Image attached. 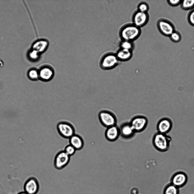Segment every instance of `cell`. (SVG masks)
Returning a JSON list of instances; mask_svg holds the SVG:
<instances>
[{
    "mask_svg": "<svg viewBox=\"0 0 194 194\" xmlns=\"http://www.w3.org/2000/svg\"><path fill=\"white\" fill-rule=\"evenodd\" d=\"M28 75L30 78L33 80H36L39 79V70L35 69H32L30 70Z\"/></svg>",
    "mask_w": 194,
    "mask_h": 194,
    "instance_id": "cell-25",
    "label": "cell"
},
{
    "mask_svg": "<svg viewBox=\"0 0 194 194\" xmlns=\"http://www.w3.org/2000/svg\"><path fill=\"white\" fill-rule=\"evenodd\" d=\"M119 128L120 136L124 139L131 138L135 133L129 122L122 124Z\"/></svg>",
    "mask_w": 194,
    "mask_h": 194,
    "instance_id": "cell-15",
    "label": "cell"
},
{
    "mask_svg": "<svg viewBox=\"0 0 194 194\" xmlns=\"http://www.w3.org/2000/svg\"><path fill=\"white\" fill-rule=\"evenodd\" d=\"M139 190L136 188H132L131 191V194H138Z\"/></svg>",
    "mask_w": 194,
    "mask_h": 194,
    "instance_id": "cell-29",
    "label": "cell"
},
{
    "mask_svg": "<svg viewBox=\"0 0 194 194\" xmlns=\"http://www.w3.org/2000/svg\"><path fill=\"white\" fill-rule=\"evenodd\" d=\"M149 9L148 4L145 2L140 3L138 7V11L144 12H147Z\"/></svg>",
    "mask_w": 194,
    "mask_h": 194,
    "instance_id": "cell-26",
    "label": "cell"
},
{
    "mask_svg": "<svg viewBox=\"0 0 194 194\" xmlns=\"http://www.w3.org/2000/svg\"><path fill=\"white\" fill-rule=\"evenodd\" d=\"M76 151L75 148L70 144L65 146L64 150L70 157L74 154Z\"/></svg>",
    "mask_w": 194,
    "mask_h": 194,
    "instance_id": "cell-24",
    "label": "cell"
},
{
    "mask_svg": "<svg viewBox=\"0 0 194 194\" xmlns=\"http://www.w3.org/2000/svg\"><path fill=\"white\" fill-rule=\"evenodd\" d=\"M24 188V191L28 194H36L39 188L38 182L35 178H30L25 182Z\"/></svg>",
    "mask_w": 194,
    "mask_h": 194,
    "instance_id": "cell-12",
    "label": "cell"
},
{
    "mask_svg": "<svg viewBox=\"0 0 194 194\" xmlns=\"http://www.w3.org/2000/svg\"><path fill=\"white\" fill-rule=\"evenodd\" d=\"M149 19V16L148 12H143L137 10L133 15L132 21L133 24L141 28L147 23Z\"/></svg>",
    "mask_w": 194,
    "mask_h": 194,
    "instance_id": "cell-10",
    "label": "cell"
},
{
    "mask_svg": "<svg viewBox=\"0 0 194 194\" xmlns=\"http://www.w3.org/2000/svg\"><path fill=\"white\" fill-rule=\"evenodd\" d=\"M49 45V42L47 40L45 39H39L33 43L31 49L41 55L47 50Z\"/></svg>",
    "mask_w": 194,
    "mask_h": 194,
    "instance_id": "cell-16",
    "label": "cell"
},
{
    "mask_svg": "<svg viewBox=\"0 0 194 194\" xmlns=\"http://www.w3.org/2000/svg\"><path fill=\"white\" fill-rule=\"evenodd\" d=\"M157 25L160 33L166 36H169L175 30L173 24L166 19H159L157 21Z\"/></svg>",
    "mask_w": 194,
    "mask_h": 194,
    "instance_id": "cell-7",
    "label": "cell"
},
{
    "mask_svg": "<svg viewBox=\"0 0 194 194\" xmlns=\"http://www.w3.org/2000/svg\"><path fill=\"white\" fill-rule=\"evenodd\" d=\"M120 136L119 128L117 124L107 128L105 132V136L108 141H115Z\"/></svg>",
    "mask_w": 194,
    "mask_h": 194,
    "instance_id": "cell-14",
    "label": "cell"
},
{
    "mask_svg": "<svg viewBox=\"0 0 194 194\" xmlns=\"http://www.w3.org/2000/svg\"><path fill=\"white\" fill-rule=\"evenodd\" d=\"M141 33V28L133 23L123 26L120 30L119 34L122 40L133 42L139 37Z\"/></svg>",
    "mask_w": 194,
    "mask_h": 194,
    "instance_id": "cell-1",
    "label": "cell"
},
{
    "mask_svg": "<svg viewBox=\"0 0 194 194\" xmlns=\"http://www.w3.org/2000/svg\"><path fill=\"white\" fill-rule=\"evenodd\" d=\"M40 54L36 51L31 49L28 53L29 59L32 61H37L40 59Z\"/></svg>",
    "mask_w": 194,
    "mask_h": 194,
    "instance_id": "cell-23",
    "label": "cell"
},
{
    "mask_svg": "<svg viewBox=\"0 0 194 194\" xmlns=\"http://www.w3.org/2000/svg\"><path fill=\"white\" fill-rule=\"evenodd\" d=\"M17 194H27L24 191V192H19Z\"/></svg>",
    "mask_w": 194,
    "mask_h": 194,
    "instance_id": "cell-30",
    "label": "cell"
},
{
    "mask_svg": "<svg viewBox=\"0 0 194 194\" xmlns=\"http://www.w3.org/2000/svg\"><path fill=\"white\" fill-rule=\"evenodd\" d=\"M180 5L183 10H187L194 8V0H182Z\"/></svg>",
    "mask_w": 194,
    "mask_h": 194,
    "instance_id": "cell-20",
    "label": "cell"
},
{
    "mask_svg": "<svg viewBox=\"0 0 194 194\" xmlns=\"http://www.w3.org/2000/svg\"><path fill=\"white\" fill-rule=\"evenodd\" d=\"M120 61H125L130 60L133 55L132 51L120 48L116 53Z\"/></svg>",
    "mask_w": 194,
    "mask_h": 194,
    "instance_id": "cell-18",
    "label": "cell"
},
{
    "mask_svg": "<svg viewBox=\"0 0 194 194\" xmlns=\"http://www.w3.org/2000/svg\"><path fill=\"white\" fill-rule=\"evenodd\" d=\"M182 1L181 0H168L167 1L169 5L175 7L180 4Z\"/></svg>",
    "mask_w": 194,
    "mask_h": 194,
    "instance_id": "cell-28",
    "label": "cell"
},
{
    "mask_svg": "<svg viewBox=\"0 0 194 194\" xmlns=\"http://www.w3.org/2000/svg\"><path fill=\"white\" fill-rule=\"evenodd\" d=\"M69 139V144L74 147L76 150H80L83 147L84 141L79 135L75 134Z\"/></svg>",
    "mask_w": 194,
    "mask_h": 194,
    "instance_id": "cell-17",
    "label": "cell"
},
{
    "mask_svg": "<svg viewBox=\"0 0 194 194\" xmlns=\"http://www.w3.org/2000/svg\"><path fill=\"white\" fill-rule=\"evenodd\" d=\"M187 180V174L183 172H179L175 173L172 176L170 183L179 188L186 185Z\"/></svg>",
    "mask_w": 194,
    "mask_h": 194,
    "instance_id": "cell-11",
    "label": "cell"
},
{
    "mask_svg": "<svg viewBox=\"0 0 194 194\" xmlns=\"http://www.w3.org/2000/svg\"><path fill=\"white\" fill-rule=\"evenodd\" d=\"M64 151H61L56 155L54 162L55 168L60 170L65 167L69 163L70 157Z\"/></svg>",
    "mask_w": 194,
    "mask_h": 194,
    "instance_id": "cell-8",
    "label": "cell"
},
{
    "mask_svg": "<svg viewBox=\"0 0 194 194\" xmlns=\"http://www.w3.org/2000/svg\"><path fill=\"white\" fill-rule=\"evenodd\" d=\"M129 122L136 133L145 130L147 126L148 120L145 116L138 115L133 117Z\"/></svg>",
    "mask_w": 194,
    "mask_h": 194,
    "instance_id": "cell-5",
    "label": "cell"
},
{
    "mask_svg": "<svg viewBox=\"0 0 194 194\" xmlns=\"http://www.w3.org/2000/svg\"><path fill=\"white\" fill-rule=\"evenodd\" d=\"M169 37L172 41L175 43L180 41L181 39V36L180 33L178 31L175 30Z\"/></svg>",
    "mask_w": 194,
    "mask_h": 194,
    "instance_id": "cell-22",
    "label": "cell"
},
{
    "mask_svg": "<svg viewBox=\"0 0 194 194\" xmlns=\"http://www.w3.org/2000/svg\"><path fill=\"white\" fill-rule=\"evenodd\" d=\"M172 126V123L170 118L167 117L163 118L158 123L157 128L158 132L166 134L171 130Z\"/></svg>",
    "mask_w": 194,
    "mask_h": 194,
    "instance_id": "cell-13",
    "label": "cell"
},
{
    "mask_svg": "<svg viewBox=\"0 0 194 194\" xmlns=\"http://www.w3.org/2000/svg\"><path fill=\"white\" fill-rule=\"evenodd\" d=\"M179 188L170 183L167 184L164 189L163 194H179Z\"/></svg>",
    "mask_w": 194,
    "mask_h": 194,
    "instance_id": "cell-19",
    "label": "cell"
},
{
    "mask_svg": "<svg viewBox=\"0 0 194 194\" xmlns=\"http://www.w3.org/2000/svg\"><path fill=\"white\" fill-rule=\"evenodd\" d=\"M119 62L116 54L109 53L104 55L101 59L100 66L103 70H109L116 67Z\"/></svg>",
    "mask_w": 194,
    "mask_h": 194,
    "instance_id": "cell-3",
    "label": "cell"
},
{
    "mask_svg": "<svg viewBox=\"0 0 194 194\" xmlns=\"http://www.w3.org/2000/svg\"><path fill=\"white\" fill-rule=\"evenodd\" d=\"M171 140L170 137L167 134L158 132L153 137L152 143L157 150L164 152L169 149Z\"/></svg>",
    "mask_w": 194,
    "mask_h": 194,
    "instance_id": "cell-2",
    "label": "cell"
},
{
    "mask_svg": "<svg viewBox=\"0 0 194 194\" xmlns=\"http://www.w3.org/2000/svg\"><path fill=\"white\" fill-rule=\"evenodd\" d=\"M98 117L101 124L107 128L117 124V118L112 112L107 110H103L99 113Z\"/></svg>",
    "mask_w": 194,
    "mask_h": 194,
    "instance_id": "cell-4",
    "label": "cell"
},
{
    "mask_svg": "<svg viewBox=\"0 0 194 194\" xmlns=\"http://www.w3.org/2000/svg\"><path fill=\"white\" fill-rule=\"evenodd\" d=\"M120 48L133 50V45L132 42L126 40H122L120 43Z\"/></svg>",
    "mask_w": 194,
    "mask_h": 194,
    "instance_id": "cell-21",
    "label": "cell"
},
{
    "mask_svg": "<svg viewBox=\"0 0 194 194\" xmlns=\"http://www.w3.org/2000/svg\"><path fill=\"white\" fill-rule=\"evenodd\" d=\"M38 70L39 79L43 81H49L54 76V70L53 68L50 65H44L42 67Z\"/></svg>",
    "mask_w": 194,
    "mask_h": 194,
    "instance_id": "cell-9",
    "label": "cell"
},
{
    "mask_svg": "<svg viewBox=\"0 0 194 194\" xmlns=\"http://www.w3.org/2000/svg\"><path fill=\"white\" fill-rule=\"evenodd\" d=\"M187 20L189 23L194 26V8L191 9L187 15Z\"/></svg>",
    "mask_w": 194,
    "mask_h": 194,
    "instance_id": "cell-27",
    "label": "cell"
},
{
    "mask_svg": "<svg viewBox=\"0 0 194 194\" xmlns=\"http://www.w3.org/2000/svg\"><path fill=\"white\" fill-rule=\"evenodd\" d=\"M57 131L62 137L69 139L75 134L74 127L71 123L66 121H61L57 125Z\"/></svg>",
    "mask_w": 194,
    "mask_h": 194,
    "instance_id": "cell-6",
    "label": "cell"
}]
</instances>
